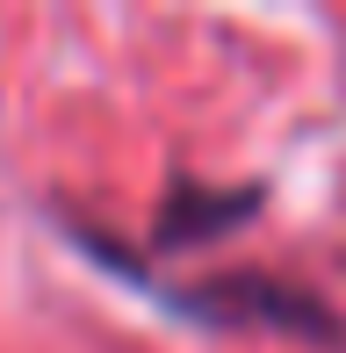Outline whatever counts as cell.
Here are the masks:
<instances>
[{
    "instance_id": "6da1fadb",
    "label": "cell",
    "mask_w": 346,
    "mask_h": 353,
    "mask_svg": "<svg viewBox=\"0 0 346 353\" xmlns=\"http://www.w3.org/2000/svg\"><path fill=\"white\" fill-rule=\"evenodd\" d=\"M166 310L195 317L216 332H296L310 346H339V310H325L310 288L274 281V274H216V281H187V288H152Z\"/></svg>"
},
{
    "instance_id": "7a4b0ae2",
    "label": "cell",
    "mask_w": 346,
    "mask_h": 353,
    "mask_svg": "<svg viewBox=\"0 0 346 353\" xmlns=\"http://www.w3.org/2000/svg\"><path fill=\"white\" fill-rule=\"evenodd\" d=\"M260 188L245 181V188H210V181H173L166 188V202H159V216H152V245L159 252H181V245H202V238H216V231H231V223H245L260 210Z\"/></svg>"
}]
</instances>
